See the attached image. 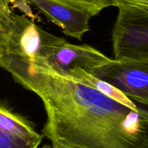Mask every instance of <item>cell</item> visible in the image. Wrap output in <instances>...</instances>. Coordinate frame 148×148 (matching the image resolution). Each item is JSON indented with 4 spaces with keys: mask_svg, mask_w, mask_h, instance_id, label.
Segmentation results:
<instances>
[{
    "mask_svg": "<svg viewBox=\"0 0 148 148\" xmlns=\"http://www.w3.org/2000/svg\"><path fill=\"white\" fill-rule=\"evenodd\" d=\"M0 67L42 100V135L71 148H148V111L134 110L92 87L12 55Z\"/></svg>",
    "mask_w": 148,
    "mask_h": 148,
    "instance_id": "1",
    "label": "cell"
},
{
    "mask_svg": "<svg viewBox=\"0 0 148 148\" xmlns=\"http://www.w3.org/2000/svg\"><path fill=\"white\" fill-rule=\"evenodd\" d=\"M111 60L89 45L73 44L43 30L38 51L30 62L42 63L58 75L68 77L79 70L92 75Z\"/></svg>",
    "mask_w": 148,
    "mask_h": 148,
    "instance_id": "2",
    "label": "cell"
},
{
    "mask_svg": "<svg viewBox=\"0 0 148 148\" xmlns=\"http://www.w3.org/2000/svg\"><path fill=\"white\" fill-rule=\"evenodd\" d=\"M113 46L115 60L148 62V10L119 9Z\"/></svg>",
    "mask_w": 148,
    "mask_h": 148,
    "instance_id": "3",
    "label": "cell"
},
{
    "mask_svg": "<svg viewBox=\"0 0 148 148\" xmlns=\"http://www.w3.org/2000/svg\"><path fill=\"white\" fill-rule=\"evenodd\" d=\"M92 75L118 89L132 101L148 104V62L112 59L96 68Z\"/></svg>",
    "mask_w": 148,
    "mask_h": 148,
    "instance_id": "4",
    "label": "cell"
},
{
    "mask_svg": "<svg viewBox=\"0 0 148 148\" xmlns=\"http://www.w3.org/2000/svg\"><path fill=\"white\" fill-rule=\"evenodd\" d=\"M37 7L48 20L61 28L64 34L82 40L90 30V12L55 0H25Z\"/></svg>",
    "mask_w": 148,
    "mask_h": 148,
    "instance_id": "5",
    "label": "cell"
},
{
    "mask_svg": "<svg viewBox=\"0 0 148 148\" xmlns=\"http://www.w3.org/2000/svg\"><path fill=\"white\" fill-rule=\"evenodd\" d=\"M0 129L40 143L43 136L35 130L30 122L0 104Z\"/></svg>",
    "mask_w": 148,
    "mask_h": 148,
    "instance_id": "6",
    "label": "cell"
},
{
    "mask_svg": "<svg viewBox=\"0 0 148 148\" xmlns=\"http://www.w3.org/2000/svg\"><path fill=\"white\" fill-rule=\"evenodd\" d=\"M66 77V76H65ZM67 78H72L74 80L79 81L88 86L92 87L98 91H101L105 95L108 96L112 100L130 107L134 110H138L141 108V107L137 105L134 101L130 100L124 94H123L121 91L116 89V87L113 86L111 84L105 82V81L100 80L95 78L91 74L85 72L83 71H77L74 72L71 75L68 76Z\"/></svg>",
    "mask_w": 148,
    "mask_h": 148,
    "instance_id": "7",
    "label": "cell"
},
{
    "mask_svg": "<svg viewBox=\"0 0 148 148\" xmlns=\"http://www.w3.org/2000/svg\"><path fill=\"white\" fill-rule=\"evenodd\" d=\"M40 144L0 129V148H38Z\"/></svg>",
    "mask_w": 148,
    "mask_h": 148,
    "instance_id": "8",
    "label": "cell"
},
{
    "mask_svg": "<svg viewBox=\"0 0 148 148\" xmlns=\"http://www.w3.org/2000/svg\"><path fill=\"white\" fill-rule=\"evenodd\" d=\"M68 5L88 11L93 16L99 14L105 8L112 6L109 0H55Z\"/></svg>",
    "mask_w": 148,
    "mask_h": 148,
    "instance_id": "9",
    "label": "cell"
},
{
    "mask_svg": "<svg viewBox=\"0 0 148 148\" xmlns=\"http://www.w3.org/2000/svg\"><path fill=\"white\" fill-rule=\"evenodd\" d=\"M12 0H0V60L4 55V23Z\"/></svg>",
    "mask_w": 148,
    "mask_h": 148,
    "instance_id": "10",
    "label": "cell"
},
{
    "mask_svg": "<svg viewBox=\"0 0 148 148\" xmlns=\"http://www.w3.org/2000/svg\"><path fill=\"white\" fill-rule=\"evenodd\" d=\"M112 6L121 8H137L148 10V0H109Z\"/></svg>",
    "mask_w": 148,
    "mask_h": 148,
    "instance_id": "11",
    "label": "cell"
},
{
    "mask_svg": "<svg viewBox=\"0 0 148 148\" xmlns=\"http://www.w3.org/2000/svg\"><path fill=\"white\" fill-rule=\"evenodd\" d=\"M41 148H71V147H68L64 146V145H59V144H52L51 145H44V146L42 147Z\"/></svg>",
    "mask_w": 148,
    "mask_h": 148,
    "instance_id": "12",
    "label": "cell"
}]
</instances>
